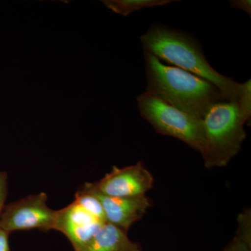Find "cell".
Returning <instances> with one entry per match:
<instances>
[{"label": "cell", "mask_w": 251, "mask_h": 251, "mask_svg": "<svg viewBox=\"0 0 251 251\" xmlns=\"http://www.w3.org/2000/svg\"><path fill=\"white\" fill-rule=\"evenodd\" d=\"M8 193V175L6 172L0 171V214L5 205Z\"/></svg>", "instance_id": "4fadbf2b"}, {"label": "cell", "mask_w": 251, "mask_h": 251, "mask_svg": "<svg viewBox=\"0 0 251 251\" xmlns=\"http://www.w3.org/2000/svg\"><path fill=\"white\" fill-rule=\"evenodd\" d=\"M104 224L74 201L57 210L54 230L65 235L75 251L90 242Z\"/></svg>", "instance_id": "52a82bcc"}, {"label": "cell", "mask_w": 251, "mask_h": 251, "mask_svg": "<svg viewBox=\"0 0 251 251\" xmlns=\"http://www.w3.org/2000/svg\"><path fill=\"white\" fill-rule=\"evenodd\" d=\"M140 41L144 52L209 81L226 100H241L251 94V80L241 83L220 74L208 62L198 41L185 31L153 23L140 36Z\"/></svg>", "instance_id": "6da1fadb"}, {"label": "cell", "mask_w": 251, "mask_h": 251, "mask_svg": "<svg viewBox=\"0 0 251 251\" xmlns=\"http://www.w3.org/2000/svg\"><path fill=\"white\" fill-rule=\"evenodd\" d=\"M46 193L29 195L4 205L0 214V228L11 233L14 231L54 229L57 210L48 205Z\"/></svg>", "instance_id": "5b68a950"}, {"label": "cell", "mask_w": 251, "mask_h": 251, "mask_svg": "<svg viewBox=\"0 0 251 251\" xmlns=\"http://www.w3.org/2000/svg\"><path fill=\"white\" fill-rule=\"evenodd\" d=\"M154 179L142 162L119 168H112L110 173L96 182H87L91 191L105 196L129 198L144 196L153 187Z\"/></svg>", "instance_id": "8992f818"}, {"label": "cell", "mask_w": 251, "mask_h": 251, "mask_svg": "<svg viewBox=\"0 0 251 251\" xmlns=\"http://www.w3.org/2000/svg\"><path fill=\"white\" fill-rule=\"evenodd\" d=\"M251 115V94L239 100L214 103L202 119L204 166L222 168L237 156L247 138L244 125Z\"/></svg>", "instance_id": "3957f363"}, {"label": "cell", "mask_w": 251, "mask_h": 251, "mask_svg": "<svg viewBox=\"0 0 251 251\" xmlns=\"http://www.w3.org/2000/svg\"><path fill=\"white\" fill-rule=\"evenodd\" d=\"M74 251H143L139 244L130 240L127 232L105 223L90 242Z\"/></svg>", "instance_id": "9c48e42d"}, {"label": "cell", "mask_w": 251, "mask_h": 251, "mask_svg": "<svg viewBox=\"0 0 251 251\" xmlns=\"http://www.w3.org/2000/svg\"><path fill=\"white\" fill-rule=\"evenodd\" d=\"M176 0H103L102 2L108 9L116 14L124 16H129L135 11L163 6L173 2H177Z\"/></svg>", "instance_id": "30bf717a"}, {"label": "cell", "mask_w": 251, "mask_h": 251, "mask_svg": "<svg viewBox=\"0 0 251 251\" xmlns=\"http://www.w3.org/2000/svg\"><path fill=\"white\" fill-rule=\"evenodd\" d=\"M99 198L105 213L106 223L113 225L127 232L132 225L139 221L151 206L150 199L145 195L129 198L105 196L91 191Z\"/></svg>", "instance_id": "ba28073f"}, {"label": "cell", "mask_w": 251, "mask_h": 251, "mask_svg": "<svg viewBox=\"0 0 251 251\" xmlns=\"http://www.w3.org/2000/svg\"><path fill=\"white\" fill-rule=\"evenodd\" d=\"M74 201L100 222L106 223L103 206L99 198L83 186L75 193Z\"/></svg>", "instance_id": "7c38bea8"}, {"label": "cell", "mask_w": 251, "mask_h": 251, "mask_svg": "<svg viewBox=\"0 0 251 251\" xmlns=\"http://www.w3.org/2000/svg\"><path fill=\"white\" fill-rule=\"evenodd\" d=\"M146 92L178 110L202 120L209 108L226 100L214 84L180 68L168 65L144 52Z\"/></svg>", "instance_id": "7a4b0ae2"}, {"label": "cell", "mask_w": 251, "mask_h": 251, "mask_svg": "<svg viewBox=\"0 0 251 251\" xmlns=\"http://www.w3.org/2000/svg\"><path fill=\"white\" fill-rule=\"evenodd\" d=\"M231 7L244 11L251 16V0H232L229 1Z\"/></svg>", "instance_id": "5bb4252c"}, {"label": "cell", "mask_w": 251, "mask_h": 251, "mask_svg": "<svg viewBox=\"0 0 251 251\" xmlns=\"http://www.w3.org/2000/svg\"><path fill=\"white\" fill-rule=\"evenodd\" d=\"M251 221L250 211L239 215L237 235L225 251H251Z\"/></svg>", "instance_id": "8fae6325"}, {"label": "cell", "mask_w": 251, "mask_h": 251, "mask_svg": "<svg viewBox=\"0 0 251 251\" xmlns=\"http://www.w3.org/2000/svg\"><path fill=\"white\" fill-rule=\"evenodd\" d=\"M140 116L150 124L156 133L173 137L201 153L203 148L202 120L188 115L144 92L137 97Z\"/></svg>", "instance_id": "277c9868"}, {"label": "cell", "mask_w": 251, "mask_h": 251, "mask_svg": "<svg viewBox=\"0 0 251 251\" xmlns=\"http://www.w3.org/2000/svg\"><path fill=\"white\" fill-rule=\"evenodd\" d=\"M9 232L0 228V251H10Z\"/></svg>", "instance_id": "9a60e30c"}]
</instances>
